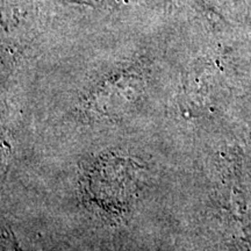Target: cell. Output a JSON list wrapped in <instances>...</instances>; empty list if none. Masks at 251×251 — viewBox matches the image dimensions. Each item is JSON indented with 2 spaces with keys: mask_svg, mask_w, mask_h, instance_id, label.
Returning <instances> with one entry per match:
<instances>
[{
  "mask_svg": "<svg viewBox=\"0 0 251 251\" xmlns=\"http://www.w3.org/2000/svg\"><path fill=\"white\" fill-rule=\"evenodd\" d=\"M86 192L106 213L127 214L136 194L137 165L125 158H105L96 163L86 175Z\"/></svg>",
  "mask_w": 251,
  "mask_h": 251,
  "instance_id": "1",
  "label": "cell"
}]
</instances>
